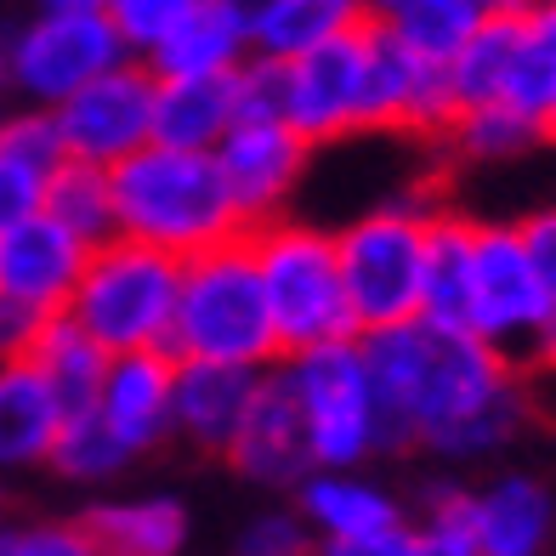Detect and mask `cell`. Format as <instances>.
<instances>
[{"instance_id":"38","label":"cell","mask_w":556,"mask_h":556,"mask_svg":"<svg viewBox=\"0 0 556 556\" xmlns=\"http://www.w3.org/2000/svg\"><path fill=\"white\" fill-rule=\"evenodd\" d=\"M313 556H426L415 522L403 517L392 528H381V534H364V540H336V545H318Z\"/></svg>"},{"instance_id":"39","label":"cell","mask_w":556,"mask_h":556,"mask_svg":"<svg viewBox=\"0 0 556 556\" xmlns=\"http://www.w3.org/2000/svg\"><path fill=\"white\" fill-rule=\"evenodd\" d=\"M517 227H522L528 262H534V273H540V285H545V295H551V307H556V205L534 211V216H528V222H517Z\"/></svg>"},{"instance_id":"28","label":"cell","mask_w":556,"mask_h":556,"mask_svg":"<svg viewBox=\"0 0 556 556\" xmlns=\"http://www.w3.org/2000/svg\"><path fill=\"white\" fill-rule=\"evenodd\" d=\"M466 233H471L466 216L438 211L432 244H426V278H420V313L415 318H432L443 330H466Z\"/></svg>"},{"instance_id":"20","label":"cell","mask_w":556,"mask_h":556,"mask_svg":"<svg viewBox=\"0 0 556 556\" xmlns=\"http://www.w3.org/2000/svg\"><path fill=\"white\" fill-rule=\"evenodd\" d=\"M250 58V29L227 0H193L182 23L148 52L142 63L160 80H205V74H233Z\"/></svg>"},{"instance_id":"7","label":"cell","mask_w":556,"mask_h":556,"mask_svg":"<svg viewBox=\"0 0 556 556\" xmlns=\"http://www.w3.org/2000/svg\"><path fill=\"white\" fill-rule=\"evenodd\" d=\"M556 307L528 262L517 222H471L466 233V330L511 364H540Z\"/></svg>"},{"instance_id":"27","label":"cell","mask_w":556,"mask_h":556,"mask_svg":"<svg viewBox=\"0 0 556 556\" xmlns=\"http://www.w3.org/2000/svg\"><path fill=\"white\" fill-rule=\"evenodd\" d=\"M443 142L454 148L460 160L471 165H505V160H522L528 148H540V119L511 109L505 97H494V103H471V109H454Z\"/></svg>"},{"instance_id":"24","label":"cell","mask_w":556,"mask_h":556,"mask_svg":"<svg viewBox=\"0 0 556 556\" xmlns=\"http://www.w3.org/2000/svg\"><path fill=\"white\" fill-rule=\"evenodd\" d=\"M233 119H239L233 74H205V80H160L154 74V142L216 148V137Z\"/></svg>"},{"instance_id":"16","label":"cell","mask_w":556,"mask_h":556,"mask_svg":"<svg viewBox=\"0 0 556 556\" xmlns=\"http://www.w3.org/2000/svg\"><path fill=\"white\" fill-rule=\"evenodd\" d=\"M170 381H176L170 352H114L103 381H97L91 409L125 443L131 460L170 438Z\"/></svg>"},{"instance_id":"34","label":"cell","mask_w":556,"mask_h":556,"mask_svg":"<svg viewBox=\"0 0 556 556\" xmlns=\"http://www.w3.org/2000/svg\"><path fill=\"white\" fill-rule=\"evenodd\" d=\"M188 7L193 0H103V17H109L114 40L125 46V58H148L182 23Z\"/></svg>"},{"instance_id":"45","label":"cell","mask_w":556,"mask_h":556,"mask_svg":"<svg viewBox=\"0 0 556 556\" xmlns=\"http://www.w3.org/2000/svg\"><path fill=\"white\" fill-rule=\"evenodd\" d=\"M7 545H12V528H7V522H0V556H7Z\"/></svg>"},{"instance_id":"14","label":"cell","mask_w":556,"mask_h":556,"mask_svg":"<svg viewBox=\"0 0 556 556\" xmlns=\"http://www.w3.org/2000/svg\"><path fill=\"white\" fill-rule=\"evenodd\" d=\"M222 460L233 466L244 483H256V489H295L301 477L313 471L307 426H301L295 392H290V381H285V369H278V364L262 369L256 397H250L233 443L222 448Z\"/></svg>"},{"instance_id":"26","label":"cell","mask_w":556,"mask_h":556,"mask_svg":"<svg viewBox=\"0 0 556 556\" xmlns=\"http://www.w3.org/2000/svg\"><path fill=\"white\" fill-rule=\"evenodd\" d=\"M29 358H35V369L46 375V387L58 392L63 415H68V409H86V403L97 397L103 369H109V352L97 346L68 313H52V318H46V330H40V341H35Z\"/></svg>"},{"instance_id":"4","label":"cell","mask_w":556,"mask_h":556,"mask_svg":"<svg viewBox=\"0 0 556 556\" xmlns=\"http://www.w3.org/2000/svg\"><path fill=\"white\" fill-rule=\"evenodd\" d=\"M250 256H256V278L267 295V318L278 336V358L307 352L324 341H346L352 307L341 290V262H336V233L307 216H273L244 227Z\"/></svg>"},{"instance_id":"9","label":"cell","mask_w":556,"mask_h":556,"mask_svg":"<svg viewBox=\"0 0 556 556\" xmlns=\"http://www.w3.org/2000/svg\"><path fill=\"white\" fill-rule=\"evenodd\" d=\"M125 58L103 12H29L0 23V91L17 109H58L91 74Z\"/></svg>"},{"instance_id":"22","label":"cell","mask_w":556,"mask_h":556,"mask_svg":"<svg viewBox=\"0 0 556 556\" xmlns=\"http://www.w3.org/2000/svg\"><path fill=\"white\" fill-rule=\"evenodd\" d=\"M97 556H182L193 517L176 494H131V500H103L80 517Z\"/></svg>"},{"instance_id":"30","label":"cell","mask_w":556,"mask_h":556,"mask_svg":"<svg viewBox=\"0 0 556 556\" xmlns=\"http://www.w3.org/2000/svg\"><path fill=\"white\" fill-rule=\"evenodd\" d=\"M483 12H489L483 0H364L369 23H387L392 35H403L409 46H420V52H432V58H448L454 46L477 29Z\"/></svg>"},{"instance_id":"23","label":"cell","mask_w":556,"mask_h":556,"mask_svg":"<svg viewBox=\"0 0 556 556\" xmlns=\"http://www.w3.org/2000/svg\"><path fill=\"white\" fill-rule=\"evenodd\" d=\"M63 403L46 387L35 358H7L0 364V471H29L46 466L58 443Z\"/></svg>"},{"instance_id":"21","label":"cell","mask_w":556,"mask_h":556,"mask_svg":"<svg viewBox=\"0 0 556 556\" xmlns=\"http://www.w3.org/2000/svg\"><path fill=\"white\" fill-rule=\"evenodd\" d=\"M63 137L52 109H12L0 119V227L40 211L46 182L63 165Z\"/></svg>"},{"instance_id":"2","label":"cell","mask_w":556,"mask_h":556,"mask_svg":"<svg viewBox=\"0 0 556 556\" xmlns=\"http://www.w3.org/2000/svg\"><path fill=\"white\" fill-rule=\"evenodd\" d=\"M109 188H114V233L154 244L176 262L244 233L211 148L142 142L137 154L109 165Z\"/></svg>"},{"instance_id":"36","label":"cell","mask_w":556,"mask_h":556,"mask_svg":"<svg viewBox=\"0 0 556 556\" xmlns=\"http://www.w3.org/2000/svg\"><path fill=\"white\" fill-rule=\"evenodd\" d=\"M7 556H97V545L80 522H35V528H12Z\"/></svg>"},{"instance_id":"42","label":"cell","mask_w":556,"mask_h":556,"mask_svg":"<svg viewBox=\"0 0 556 556\" xmlns=\"http://www.w3.org/2000/svg\"><path fill=\"white\" fill-rule=\"evenodd\" d=\"M227 7H233V12H239V23H250V17H256V12L267 7V0H227Z\"/></svg>"},{"instance_id":"29","label":"cell","mask_w":556,"mask_h":556,"mask_svg":"<svg viewBox=\"0 0 556 556\" xmlns=\"http://www.w3.org/2000/svg\"><path fill=\"white\" fill-rule=\"evenodd\" d=\"M556 86V0H528L517 12V40H511V74H505V103L534 114Z\"/></svg>"},{"instance_id":"12","label":"cell","mask_w":556,"mask_h":556,"mask_svg":"<svg viewBox=\"0 0 556 556\" xmlns=\"http://www.w3.org/2000/svg\"><path fill=\"white\" fill-rule=\"evenodd\" d=\"M358 29L324 40L313 52L278 58V119L307 148L364 137V40H358Z\"/></svg>"},{"instance_id":"40","label":"cell","mask_w":556,"mask_h":556,"mask_svg":"<svg viewBox=\"0 0 556 556\" xmlns=\"http://www.w3.org/2000/svg\"><path fill=\"white\" fill-rule=\"evenodd\" d=\"M35 12H103V0H35Z\"/></svg>"},{"instance_id":"46","label":"cell","mask_w":556,"mask_h":556,"mask_svg":"<svg viewBox=\"0 0 556 556\" xmlns=\"http://www.w3.org/2000/svg\"><path fill=\"white\" fill-rule=\"evenodd\" d=\"M0 505H7V471H0Z\"/></svg>"},{"instance_id":"18","label":"cell","mask_w":556,"mask_h":556,"mask_svg":"<svg viewBox=\"0 0 556 556\" xmlns=\"http://www.w3.org/2000/svg\"><path fill=\"white\" fill-rule=\"evenodd\" d=\"M295 511L313 528L318 545L364 540V534H381V528L403 522V505L381 483H369L358 466H313L295 483Z\"/></svg>"},{"instance_id":"1","label":"cell","mask_w":556,"mask_h":556,"mask_svg":"<svg viewBox=\"0 0 556 556\" xmlns=\"http://www.w3.org/2000/svg\"><path fill=\"white\" fill-rule=\"evenodd\" d=\"M364 364L387 420V448H432L443 460H483L517 443L534 420L522 364L500 358L489 341L443 330L432 318H403L364 330Z\"/></svg>"},{"instance_id":"43","label":"cell","mask_w":556,"mask_h":556,"mask_svg":"<svg viewBox=\"0 0 556 556\" xmlns=\"http://www.w3.org/2000/svg\"><path fill=\"white\" fill-rule=\"evenodd\" d=\"M483 7H489V12H522L528 0H483Z\"/></svg>"},{"instance_id":"17","label":"cell","mask_w":556,"mask_h":556,"mask_svg":"<svg viewBox=\"0 0 556 556\" xmlns=\"http://www.w3.org/2000/svg\"><path fill=\"white\" fill-rule=\"evenodd\" d=\"M262 369L244 364H205V358H176L170 381V438H188L193 448L222 454L233 443L239 420L256 397Z\"/></svg>"},{"instance_id":"11","label":"cell","mask_w":556,"mask_h":556,"mask_svg":"<svg viewBox=\"0 0 556 556\" xmlns=\"http://www.w3.org/2000/svg\"><path fill=\"white\" fill-rule=\"evenodd\" d=\"M364 137L369 131H403V137H443L454 103L443 80V58L420 52L387 23L364 17Z\"/></svg>"},{"instance_id":"19","label":"cell","mask_w":556,"mask_h":556,"mask_svg":"<svg viewBox=\"0 0 556 556\" xmlns=\"http://www.w3.org/2000/svg\"><path fill=\"white\" fill-rule=\"evenodd\" d=\"M556 534V494L528 471H505L471 494L477 556H545Z\"/></svg>"},{"instance_id":"3","label":"cell","mask_w":556,"mask_h":556,"mask_svg":"<svg viewBox=\"0 0 556 556\" xmlns=\"http://www.w3.org/2000/svg\"><path fill=\"white\" fill-rule=\"evenodd\" d=\"M165 352L170 358H205V364H244V369L278 364V336L244 233L182 256Z\"/></svg>"},{"instance_id":"37","label":"cell","mask_w":556,"mask_h":556,"mask_svg":"<svg viewBox=\"0 0 556 556\" xmlns=\"http://www.w3.org/2000/svg\"><path fill=\"white\" fill-rule=\"evenodd\" d=\"M46 318H52V313H40V307H29V301H17V295L0 290V364H7V358H29L40 330H46Z\"/></svg>"},{"instance_id":"44","label":"cell","mask_w":556,"mask_h":556,"mask_svg":"<svg viewBox=\"0 0 556 556\" xmlns=\"http://www.w3.org/2000/svg\"><path fill=\"white\" fill-rule=\"evenodd\" d=\"M540 364H551V369H556V324H551V336H545V352H540Z\"/></svg>"},{"instance_id":"13","label":"cell","mask_w":556,"mask_h":556,"mask_svg":"<svg viewBox=\"0 0 556 556\" xmlns=\"http://www.w3.org/2000/svg\"><path fill=\"white\" fill-rule=\"evenodd\" d=\"M211 160L222 170V188L233 199V211L244 227L285 216V205L295 199L301 176H307L313 148L301 142L285 119H267V114H239L227 131L216 137Z\"/></svg>"},{"instance_id":"5","label":"cell","mask_w":556,"mask_h":556,"mask_svg":"<svg viewBox=\"0 0 556 556\" xmlns=\"http://www.w3.org/2000/svg\"><path fill=\"white\" fill-rule=\"evenodd\" d=\"M438 205L420 193L387 199V205L358 211L336 227V262L341 290L352 307V330H387L420 313V278H426V244H432Z\"/></svg>"},{"instance_id":"6","label":"cell","mask_w":556,"mask_h":556,"mask_svg":"<svg viewBox=\"0 0 556 556\" xmlns=\"http://www.w3.org/2000/svg\"><path fill=\"white\" fill-rule=\"evenodd\" d=\"M182 262L137 239H103L91 244L80 267V285L68 295V318L114 358V352H165L170 346V313Z\"/></svg>"},{"instance_id":"35","label":"cell","mask_w":556,"mask_h":556,"mask_svg":"<svg viewBox=\"0 0 556 556\" xmlns=\"http://www.w3.org/2000/svg\"><path fill=\"white\" fill-rule=\"evenodd\" d=\"M313 551H318V540L301 522V511H262L233 540V556H313Z\"/></svg>"},{"instance_id":"41","label":"cell","mask_w":556,"mask_h":556,"mask_svg":"<svg viewBox=\"0 0 556 556\" xmlns=\"http://www.w3.org/2000/svg\"><path fill=\"white\" fill-rule=\"evenodd\" d=\"M540 137H545V142H556V86H551L545 109H540Z\"/></svg>"},{"instance_id":"10","label":"cell","mask_w":556,"mask_h":556,"mask_svg":"<svg viewBox=\"0 0 556 556\" xmlns=\"http://www.w3.org/2000/svg\"><path fill=\"white\" fill-rule=\"evenodd\" d=\"M52 119L68 160L109 170L142 142H154V68L142 58H119L103 74H91L80 91H68Z\"/></svg>"},{"instance_id":"8","label":"cell","mask_w":556,"mask_h":556,"mask_svg":"<svg viewBox=\"0 0 556 556\" xmlns=\"http://www.w3.org/2000/svg\"><path fill=\"white\" fill-rule=\"evenodd\" d=\"M278 369H285L295 392L301 426H307V443H313V466H364L369 454H387L381 397H375L358 336L290 352V358H278Z\"/></svg>"},{"instance_id":"25","label":"cell","mask_w":556,"mask_h":556,"mask_svg":"<svg viewBox=\"0 0 556 556\" xmlns=\"http://www.w3.org/2000/svg\"><path fill=\"white\" fill-rule=\"evenodd\" d=\"M358 23H364V0H267L244 29L256 58H295L358 29Z\"/></svg>"},{"instance_id":"31","label":"cell","mask_w":556,"mask_h":556,"mask_svg":"<svg viewBox=\"0 0 556 556\" xmlns=\"http://www.w3.org/2000/svg\"><path fill=\"white\" fill-rule=\"evenodd\" d=\"M40 211L58 216L68 233H80L86 244L114 239V188H109V170L103 165H86V160H63L52 170V182H46Z\"/></svg>"},{"instance_id":"32","label":"cell","mask_w":556,"mask_h":556,"mask_svg":"<svg viewBox=\"0 0 556 556\" xmlns=\"http://www.w3.org/2000/svg\"><path fill=\"white\" fill-rule=\"evenodd\" d=\"M46 466H52L58 477H68V483H109V477H119L125 466H131V454H125V443L109 432L103 420H97V409L86 403V409L63 415Z\"/></svg>"},{"instance_id":"15","label":"cell","mask_w":556,"mask_h":556,"mask_svg":"<svg viewBox=\"0 0 556 556\" xmlns=\"http://www.w3.org/2000/svg\"><path fill=\"white\" fill-rule=\"evenodd\" d=\"M91 256V244L80 233H68L58 216H23L12 227H0V290L29 301L40 313H63L74 285H80V267Z\"/></svg>"},{"instance_id":"47","label":"cell","mask_w":556,"mask_h":556,"mask_svg":"<svg viewBox=\"0 0 556 556\" xmlns=\"http://www.w3.org/2000/svg\"><path fill=\"white\" fill-rule=\"evenodd\" d=\"M7 114H12V109H7V91H0V119H7Z\"/></svg>"},{"instance_id":"33","label":"cell","mask_w":556,"mask_h":556,"mask_svg":"<svg viewBox=\"0 0 556 556\" xmlns=\"http://www.w3.org/2000/svg\"><path fill=\"white\" fill-rule=\"evenodd\" d=\"M415 534H420L426 556H477V540H471V489L438 483L432 494H426V511L415 522Z\"/></svg>"}]
</instances>
